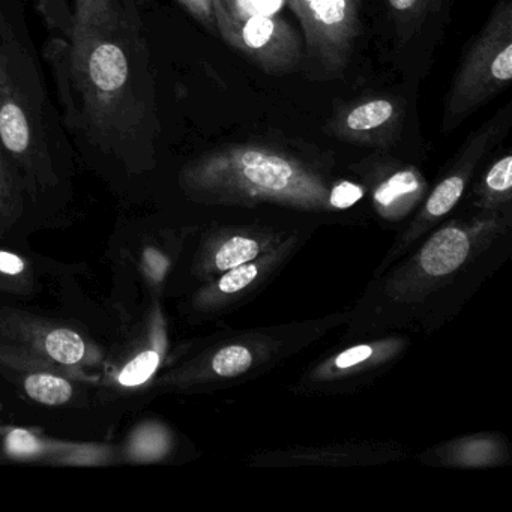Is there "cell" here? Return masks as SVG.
I'll list each match as a JSON object with an SVG mask.
<instances>
[{"label": "cell", "instance_id": "6da1fadb", "mask_svg": "<svg viewBox=\"0 0 512 512\" xmlns=\"http://www.w3.org/2000/svg\"><path fill=\"white\" fill-rule=\"evenodd\" d=\"M37 2L65 124L106 151L139 145L151 110L142 0Z\"/></svg>", "mask_w": 512, "mask_h": 512}, {"label": "cell", "instance_id": "7a4b0ae2", "mask_svg": "<svg viewBox=\"0 0 512 512\" xmlns=\"http://www.w3.org/2000/svg\"><path fill=\"white\" fill-rule=\"evenodd\" d=\"M0 20V145L35 181L53 175L43 85L34 59Z\"/></svg>", "mask_w": 512, "mask_h": 512}, {"label": "cell", "instance_id": "3957f363", "mask_svg": "<svg viewBox=\"0 0 512 512\" xmlns=\"http://www.w3.org/2000/svg\"><path fill=\"white\" fill-rule=\"evenodd\" d=\"M0 338L10 349L58 373L80 367L88 356V344L79 332L13 311H0Z\"/></svg>", "mask_w": 512, "mask_h": 512}, {"label": "cell", "instance_id": "277c9868", "mask_svg": "<svg viewBox=\"0 0 512 512\" xmlns=\"http://www.w3.org/2000/svg\"><path fill=\"white\" fill-rule=\"evenodd\" d=\"M4 448L19 460L53 461L64 464H97L107 460L109 449L95 445L55 442L25 428L4 431Z\"/></svg>", "mask_w": 512, "mask_h": 512}, {"label": "cell", "instance_id": "5b68a950", "mask_svg": "<svg viewBox=\"0 0 512 512\" xmlns=\"http://www.w3.org/2000/svg\"><path fill=\"white\" fill-rule=\"evenodd\" d=\"M469 254V239L461 230H440L422 248L421 265L430 275H445L460 268Z\"/></svg>", "mask_w": 512, "mask_h": 512}, {"label": "cell", "instance_id": "8992f818", "mask_svg": "<svg viewBox=\"0 0 512 512\" xmlns=\"http://www.w3.org/2000/svg\"><path fill=\"white\" fill-rule=\"evenodd\" d=\"M23 389L32 400L46 406H62L74 397V386L68 377L49 368H38L23 377Z\"/></svg>", "mask_w": 512, "mask_h": 512}, {"label": "cell", "instance_id": "52a82bcc", "mask_svg": "<svg viewBox=\"0 0 512 512\" xmlns=\"http://www.w3.org/2000/svg\"><path fill=\"white\" fill-rule=\"evenodd\" d=\"M245 178L257 187L280 191L289 185L292 169L286 161L260 152H247L242 157Z\"/></svg>", "mask_w": 512, "mask_h": 512}, {"label": "cell", "instance_id": "ba28073f", "mask_svg": "<svg viewBox=\"0 0 512 512\" xmlns=\"http://www.w3.org/2000/svg\"><path fill=\"white\" fill-rule=\"evenodd\" d=\"M160 362L161 355L157 349L151 347V349L142 350L122 368L118 376L119 385L124 388H137V386L145 385L157 373Z\"/></svg>", "mask_w": 512, "mask_h": 512}, {"label": "cell", "instance_id": "9c48e42d", "mask_svg": "<svg viewBox=\"0 0 512 512\" xmlns=\"http://www.w3.org/2000/svg\"><path fill=\"white\" fill-rule=\"evenodd\" d=\"M166 436L155 425L139 427L131 436L128 452L137 461L157 460L166 451Z\"/></svg>", "mask_w": 512, "mask_h": 512}, {"label": "cell", "instance_id": "30bf717a", "mask_svg": "<svg viewBox=\"0 0 512 512\" xmlns=\"http://www.w3.org/2000/svg\"><path fill=\"white\" fill-rule=\"evenodd\" d=\"M259 254V244L253 239L244 236H235L224 242L223 247L218 250L215 256V265L220 271H229L236 266L244 265L256 259Z\"/></svg>", "mask_w": 512, "mask_h": 512}, {"label": "cell", "instance_id": "8fae6325", "mask_svg": "<svg viewBox=\"0 0 512 512\" xmlns=\"http://www.w3.org/2000/svg\"><path fill=\"white\" fill-rule=\"evenodd\" d=\"M394 115V106L386 100L371 101L356 107L347 116V127L353 131H368L385 124Z\"/></svg>", "mask_w": 512, "mask_h": 512}, {"label": "cell", "instance_id": "7c38bea8", "mask_svg": "<svg viewBox=\"0 0 512 512\" xmlns=\"http://www.w3.org/2000/svg\"><path fill=\"white\" fill-rule=\"evenodd\" d=\"M253 356L247 347L229 346L221 349L212 359V370L223 377H235L251 367Z\"/></svg>", "mask_w": 512, "mask_h": 512}, {"label": "cell", "instance_id": "4fadbf2b", "mask_svg": "<svg viewBox=\"0 0 512 512\" xmlns=\"http://www.w3.org/2000/svg\"><path fill=\"white\" fill-rule=\"evenodd\" d=\"M464 182L458 176L445 179L439 187L431 194L430 200L427 203V211L434 217L445 215L446 212L454 208L455 203L460 199L463 194Z\"/></svg>", "mask_w": 512, "mask_h": 512}, {"label": "cell", "instance_id": "5bb4252c", "mask_svg": "<svg viewBox=\"0 0 512 512\" xmlns=\"http://www.w3.org/2000/svg\"><path fill=\"white\" fill-rule=\"evenodd\" d=\"M416 190H418L416 176L412 172H400L392 176L376 191V200L380 205L388 206L398 197L413 193Z\"/></svg>", "mask_w": 512, "mask_h": 512}, {"label": "cell", "instance_id": "9a60e30c", "mask_svg": "<svg viewBox=\"0 0 512 512\" xmlns=\"http://www.w3.org/2000/svg\"><path fill=\"white\" fill-rule=\"evenodd\" d=\"M274 29V22L269 19V16L254 14L251 19H248L247 25L244 26V32H242L245 44L251 49H260L271 40Z\"/></svg>", "mask_w": 512, "mask_h": 512}, {"label": "cell", "instance_id": "2e32d148", "mask_svg": "<svg viewBox=\"0 0 512 512\" xmlns=\"http://www.w3.org/2000/svg\"><path fill=\"white\" fill-rule=\"evenodd\" d=\"M257 277V266L251 265L250 262L244 265L236 266V268L229 269L227 274L221 278L218 287L224 293H236L239 290L245 289L253 283L254 278Z\"/></svg>", "mask_w": 512, "mask_h": 512}, {"label": "cell", "instance_id": "e0dca14e", "mask_svg": "<svg viewBox=\"0 0 512 512\" xmlns=\"http://www.w3.org/2000/svg\"><path fill=\"white\" fill-rule=\"evenodd\" d=\"M142 269L152 283L158 284L166 277L169 260L157 248L148 247L142 253Z\"/></svg>", "mask_w": 512, "mask_h": 512}, {"label": "cell", "instance_id": "ac0fdd59", "mask_svg": "<svg viewBox=\"0 0 512 512\" xmlns=\"http://www.w3.org/2000/svg\"><path fill=\"white\" fill-rule=\"evenodd\" d=\"M487 185L494 191H508L512 185V158L506 157L494 164L487 176Z\"/></svg>", "mask_w": 512, "mask_h": 512}, {"label": "cell", "instance_id": "d6986e66", "mask_svg": "<svg viewBox=\"0 0 512 512\" xmlns=\"http://www.w3.org/2000/svg\"><path fill=\"white\" fill-rule=\"evenodd\" d=\"M362 197V190L352 182H341L332 190L331 203L338 209H347L359 202Z\"/></svg>", "mask_w": 512, "mask_h": 512}, {"label": "cell", "instance_id": "ffe728a7", "mask_svg": "<svg viewBox=\"0 0 512 512\" xmlns=\"http://www.w3.org/2000/svg\"><path fill=\"white\" fill-rule=\"evenodd\" d=\"M26 268H28V265L19 254L0 250V275L19 277V275L25 274Z\"/></svg>", "mask_w": 512, "mask_h": 512}, {"label": "cell", "instance_id": "44dd1931", "mask_svg": "<svg viewBox=\"0 0 512 512\" xmlns=\"http://www.w3.org/2000/svg\"><path fill=\"white\" fill-rule=\"evenodd\" d=\"M491 76L494 79L509 82L512 77V46L508 44L491 64Z\"/></svg>", "mask_w": 512, "mask_h": 512}, {"label": "cell", "instance_id": "7402d4cb", "mask_svg": "<svg viewBox=\"0 0 512 512\" xmlns=\"http://www.w3.org/2000/svg\"><path fill=\"white\" fill-rule=\"evenodd\" d=\"M10 157L0 145V205L7 200L13 187V169H11Z\"/></svg>", "mask_w": 512, "mask_h": 512}, {"label": "cell", "instance_id": "603a6c76", "mask_svg": "<svg viewBox=\"0 0 512 512\" xmlns=\"http://www.w3.org/2000/svg\"><path fill=\"white\" fill-rule=\"evenodd\" d=\"M371 347L368 346H358L353 347V349L346 350V352L341 353L338 356L337 361H335V365L340 368L352 367V365L359 364V362L365 361V359L370 358Z\"/></svg>", "mask_w": 512, "mask_h": 512}, {"label": "cell", "instance_id": "cb8c5ba5", "mask_svg": "<svg viewBox=\"0 0 512 512\" xmlns=\"http://www.w3.org/2000/svg\"><path fill=\"white\" fill-rule=\"evenodd\" d=\"M283 4L284 0H250L254 13L262 14V16H271V14L277 13Z\"/></svg>", "mask_w": 512, "mask_h": 512}, {"label": "cell", "instance_id": "d4e9b609", "mask_svg": "<svg viewBox=\"0 0 512 512\" xmlns=\"http://www.w3.org/2000/svg\"><path fill=\"white\" fill-rule=\"evenodd\" d=\"M191 11H194L196 14H200V16H205L209 11L208 0H182Z\"/></svg>", "mask_w": 512, "mask_h": 512}, {"label": "cell", "instance_id": "484cf974", "mask_svg": "<svg viewBox=\"0 0 512 512\" xmlns=\"http://www.w3.org/2000/svg\"><path fill=\"white\" fill-rule=\"evenodd\" d=\"M416 0H389V4L398 11H406L415 5Z\"/></svg>", "mask_w": 512, "mask_h": 512}]
</instances>
